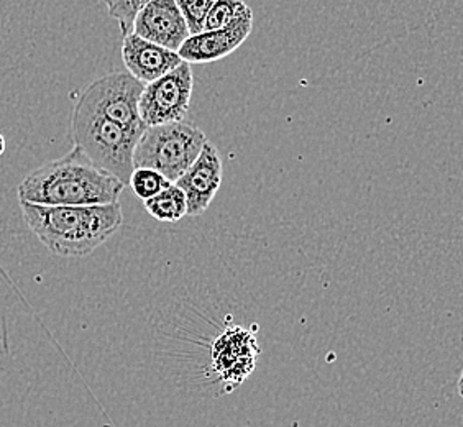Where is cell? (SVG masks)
Returning a JSON list of instances; mask_svg holds the SVG:
<instances>
[{
    "label": "cell",
    "instance_id": "obj_10",
    "mask_svg": "<svg viewBox=\"0 0 463 427\" xmlns=\"http://www.w3.org/2000/svg\"><path fill=\"white\" fill-rule=\"evenodd\" d=\"M122 58L128 74H132L135 80L143 84L158 80L183 62L176 52L155 45L135 33L124 36Z\"/></svg>",
    "mask_w": 463,
    "mask_h": 427
},
{
    "label": "cell",
    "instance_id": "obj_15",
    "mask_svg": "<svg viewBox=\"0 0 463 427\" xmlns=\"http://www.w3.org/2000/svg\"><path fill=\"white\" fill-rule=\"evenodd\" d=\"M179 12L186 20L189 35H197L204 30L205 17L214 0H175Z\"/></svg>",
    "mask_w": 463,
    "mask_h": 427
},
{
    "label": "cell",
    "instance_id": "obj_11",
    "mask_svg": "<svg viewBox=\"0 0 463 427\" xmlns=\"http://www.w3.org/2000/svg\"><path fill=\"white\" fill-rule=\"evenodd\" d=\"M143 204L146 213L160 223H178L187 214L186 196L175 183L165 187L156 196L143 201Z\"/></svg>",
    "mask_w": 463,
    "mask_h": 427
},
{
    "label": "cell",
    "instance_id": "obj_9",
    "mask_svg": "<svg viewBox=\"0 0 463 427\" xmlns=\"http://www.w3.org/2000/svg\"><path fill=\"white\" fill-rule=\"evenodd\" d=\"M132 33L176 53L191 36L175 0H150L143 5L135 17Z\"/></svg>",
    "mask_w": 463,
    "mask_h": 427
},
{
    "label": "cell",
    "instance_id": "obj_2",
    "mask_svg": "<svg viewBox=\"0 0 463 427\" xmlns=\"http://www.w3.org/2000/svg\"><path fill=\"white\" fill-rule=\"evenodd\" d=\"M125 186L94 166L74 147L66 157L48 161L18 185V201L36 205H98L118 203Z\"/></svg>",
    "mask_w": 463,
    "mask_h": 427
},
{
    "label": "cell",
    "instance_id": "obj_3",
    "mask_svg": "<svg viewBox=\"0 0 463 427\" xmlns=\"http://www.w3.org/2000/svg\"><path fill=\"white\" fill-rule=\"evenodd\" d=\"M74 147L88 160L128 186L134 171V152L142 135L132 134L76 102L71 117Z\"/></svg>",
    "mask_w": 463,
    "mask_h": 427
},
{
    "label": "cell",
    "instance_id": "obj_6",
    "mask_svg": "<svg viewBox=\"0 0 463 427\" xmlns=\"http://www.w3.org/2000/svg\"><path fill=\"white\" fill-rule=\"evenodd\" d=\"M194 90V76L189 62L145 84L138 100V114L145 127L184 120Z\"/></svg>",
    "mask_w": 463,
    "mask_h": 427
},
{
    "label": "cell",
    "instance_id": "obj_4",
    "mask_svg": "<svg viewBox=\"0 0 463 427\" xmlns=\"http://www.w3.org/2000/svg\"><path fill=\"white\" fill-rule=\"evenodd\" d=\"M205 134L191 122L146 127L134 152V169L158 171L170 183H176L204 148Z\"/></svg>",
    "mask_w": 463,
    "mask_h": 427
},
{
    "label": "cell",
    "instance_id": "obj_1",
    "mask_svg": "<svg viewBox=\"0 0 463 427\" xmlns=\"http://www.w3.org/2000/svg\"><path fill=\"white\" fill-rule=\"evenodd\" d=\"M24 221L54 255L82 259L108 242L124 223L118 203L36 205L20 203Z\"/></svg>",
    "mask_w": 463,
    "mask_h": 427
},
{
    "label": "cell",
    "instance_id": "obj_14",
    "mask_svg": "<svg viewBox=\"0 0 463 427\" xmlns=\"http://www.w3.org/2000/svg\"><path fill=\"white\" fill-rule=\"evenodd\" d=\"M108 5L110 17L116 18L118 22L120 32L125 35L132 33L134 22L137 14L146 5L150 0H104Z\"/></svg>",
    "mask_w": 463,
    "mask_h": 427
},
{
    "label": "cell",
    "instance_id": "obj_5",
    "mask_svg": "<svg viewBox=\"0 0 463 427\" xmlns=\"http://www.w3.org/2000/svg\"><path fill=\"white\" fill-rule=\"evenodd\" d=\"M145 84L128 72H112L92 81L78 104L106 117L132 134L142 135L145 124L138 114V100Z\"/></svg>",
    "mask_w": 463,
    "mask_h": 427
},
{
    "label": "cell",
    "instance_id": "obj_7",
    "mask_svg": "<svg viewBox=\"0 0 463 427\" xmlns=\"http://www.w3.org/2000/svg\"><path fill=\"white\" fill-rule=\"evenodd\" d=\"M253 28V12L247 9L227 27L191 35L178 50L184 62H214L233 53L245 43Z\"/></svg>",
    "mask_w": 463,
    "mask_h": 427
},
{
    "label": "cell",
    "instance_id": "obj_12",
    "mask_svg": "<svg viewBox=\"0 0 463 427\" xmlns=\"http://www.w3.org/2000/svg\"><path fill=\"white\" fill-rule=\"evenodd\" d=\"M170 185V181L158 171L148 168H135L128 179V186L132 187L135 196L140 197L142 201L156 196Z\"/></svg>",
    "mask_w": 463,
    "mask_h": 427
},
{
    "label": "cell",
    "instance_id": "obj_13",
    "mask_svg": "<svg viewBox=\"0 0 463 427\" xmlns=\"http://www.w3.org/2000/svg\"><path fill=\"white\" fill-rule=\"evenodd\" d=\"M247 9H249V5L243 0H214L213 7L205 17L203 32L227 27Z\"/></svg>",
    "mask_w": 463,
    "mask_h": 427
},
{
    "label": "cell",
    "instance_id": "obj_8",
    "mask_svg": "<svg viewBox=\"0 0 463 427\" xmlns=\"http://www.w3.org/2000/svg\"><path fill=\"white\" fill-rule=\"evenodd\" d=\"M222 183V158L214 143L205 142L196 161L175 183L184 193L189 217L207 211Z\"/></svg>",
    "mask_w": 463,
    "mask_h": 427
},
{
    "label": "cell",
    "instance_id": "obj_16",
    "mask_svg": "<svg viewBox=\"0 0 463 427\" xmlns=\"http://www.w3.org/2000/svg\"><path fill=\"white\" fill-rule=\"evenodd\" d=\"M5 152V138H4V135L0 134V157L4 155Z\"/></svg>",
    "mask_w": 463,
    "mask_h": 427
}]
</instances>
